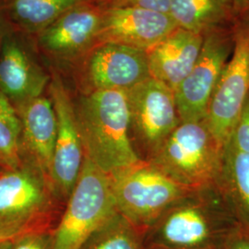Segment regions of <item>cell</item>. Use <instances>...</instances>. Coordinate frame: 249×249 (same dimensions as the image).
Returning a JSON list of instances; mask_svg holds the SVG:
<instances>
[{
  "mask_svg": "<svg viewBox=\"0 0 249 249\" xmlns=\"http://www.w3.org/2000/svg\"><path fill=\"white\" fill-rule=\"evenodd\" d=\"M178 28L167 13L135 8H104L98 44L110 43L148 51Z\"/></svg>",
  "mask_w": 249,
  "mask_h": 249,
  "instance_id": "obj_13",
  "label": "cell"
},
{
  "mask_svg": "<svg viewBox=\"0 0 249 249\" xmlns=\"http://www.w3.org/2000/svg\"><path fill=\"white\" fill-rule=\"evenodd\" d=\"M233 10L243 14H249V0H232Z\"/></svg>",
  "mask_w": 249,
  "mask_h": 249,
  "instance_id": "obj_25",
  "label": "cell"
},
{
  "mask_svg": "<svg viewBox=\"0 0 249 249\" xmlns=\"http://www.w3.org/2000/svg\"><path fill=\"white\" fill-rule=\"evenodd\" d=\"M147 249H169V248H164V247H160V246H154V245H150ZM213 249L212 248L210 249Z\"/></svg>",
  "mask_w": 249,
  "mask_h": 249,
  "instance_id": "obj_28",
  "label": "cell"
},
{
  "mask_svg": "<svg viewBox=\"0 0 249 249\" xmlns=\"http://www.w3.org/2000/svg\"><path fill=\"white\" fill-rule=\"evenodd\" d=\"M126 94L130 132L149 160L180 124L175 93L151 77L127 89Z\"/></svg>",
  "mask_w": 249,
  "mask_h": 249,
  "instance_id": "obj_10",
  "label": "cell"
},
{
  "mask_svg": "<svg viewBox=\"0 0 249 249\" xmlns=\"http://www.w3.org/2000/svg\"><path fill=\"white\" fill-rule=\"evenodd\" d=\"M20 36L12 29L0 34V90L14 108L44 95L51 80Z\"/></svg>",
  "mask_w": 249,
  "mask_h": 249,
  "instance_id": "obj_12",
  "label": "cell"
},
{
  "mask_svg": "<svg viewBox=\"0 0 249 249\" xmlns=\"http://www.w3.org/2000/svg\"><path fill=\"white\" fill-rule=\"evenodd\" d=\"M103 12L93 0L68 10L35 36L36 50L54 64L75 67L98 44Z\"/></svg>",
  "mask_w": 249,
  "mask_h": 249,
  "instance_id": "obj_9",
  "label": "cell"
},
{
  "mask_svg": "<svg viewBox=\"0 0 249 249\" xmlns=\"http://www.w3.org/2000/svg\"><path fill=\"white\" fill-rule=\"evenodd\" d=\"M15 110L21 124V160L36 165L51 181L56 136V117L51 99L42 95Z\"/></svg>",
  "mask_w": 249,
  "mask_h": 249,
  "instance_id": "obj_14",
  "label": "cell"
},
{
  "mask_svg": "<svg viewBox=\"0 0 249 249\" xmlns=\"http://www.w3.org/2000/svg\"><path fill=\"white\" fill-rule=\"evenodd\" d=\"M103 8H135L169 14L172 0H93Z\"/></svg>",
  "mask_w": 249,
  "mask_h": 249,
  "instance_id": "obj_22",
  "label": "cell"
},
{
  "mask_svg": "<svg viewBox=\"0 0 249 249\" xmlns=\"http://www.w3.org/2000/svg\"><path fill=\"white\" fill-rule=\"evenodd\" d=\"M142 232L116 213L98 231H95L81 249H147Z\"/></svg>",
  "mask_w": 249,
  "mask_h": 249,
  "instance_id": "obj_19",
  "label": "cell"
},
{
  "mask_svg": "<svg viewBox=\"0 0 249 249\" xmlns=\"http://www.w3.org/2000/svg\"><path fill=\"white\" fill-rule=\"evenodd\" d=\"M110 177L117 213L143 234L191 191L147 160Z\"/></svg>",
  "mask_w": 249,
  "mask_h": 249,
  "instance_id": "obj_5",
  "label": "cell"
},
{
  "mask_svg": "<svg viewBox=\"0 0 249 249\" xmlns=\"http://www.w3.org/2000/svg\"></svg>",
  "mask_w": 249,
  "mask_h": 249,
  "instance_id": "obj_30",
  "label": "cell"
},
{
  "mask_svg": "<svg viewBox=\"0 0 249 249\" xmlns=\"http://www.w3.org/2000/svg\"><path fill=\"white\" fill-rule=\"evenodd\" d=\"M66 210L53 230L52 249H81L117 213L109 175L84 157Z\"/></svg>",
  "mask_w": 249,
  "mask_h": 249,
  "instance_id": "obj_4",
  "label": "cell"
},
{
  "mask_svg": "<svg viewBox=\"0 0 249 249\" xmlns=\"http://www.w3.org/2000/svg\"><path fill=\"white\" fill-rule=\"evenodd\" d=\"M13 249H52L53 231H36L12 240Z\"/></svg>",
  "mask_w": 249,
  "mask_h": 249,
  "instance_id": "obj_23",
  "label": "cell"
},
{
  "mask_svg": "<svg viewBox=\"0 0 249 249\" xmlns=\"http://www.w3.org/2000/svg\"><path fill=\"white\" fill-rule=\"evenodd\" d=\"M50 179L31 162L0 171V242L53 231L54 200Z\"/></svg>",
  "mask_w": 249,
  "mask_h": 249,
  "instance_id": "obj_2",
  "label": "cell"
},
{
  "mask_svg": "<svg viewBox=\"0 0 249 249\" xmlns=\"http://www.w3.org/2000/svg\"><path fill=\"white\" fill-rule=\"evenodd\" d=\"M75 109L84 157L99 169L113 176L143 160L130 138L126 90L83 92Z\"/></svg>",
  "mask_w": 249,
  "mask_h": 249,
  "instance_id": "obj_1",
  "label": "cell"
},
{
  "mask_svg": "<svg viewBox=\"0 0 249 249\" xmlns=\"http://www.w3.org/2000/svg\"><path fill=\"white\" fill-rule=\"evenodd\" d=\"M173 208L154 224L151 245L176 249H210L216 231L205 212L192 204Z\"/></svg>",
  "mask_w": 249,
  "mask_h": 249,
  "instance_id": "obj_16",
  "label": "cell"
},
{
  "mask_svg": "<svg viewBox=\"0 0 249 249\" xmlns=\"http://www.w3.org/2000/svg\"><path fill=\"white\" fill-rule=\"evenodd\" d=\"M88 0H0V16L12 30L35 36L52 24L65 12Z\"/></svg>",
  "mask_w": 249,
  "mask_h": 249,
  "instance_id": "obj_17",
  "label": "cell"
},
{
  "mask_svg": "<svg viewBox=\"0 0 249 249\" xmlns=\"http://www.w3.org/2000/svg\"><path fill=\"white\" fill-rule=\"evenodd\" d=\"M233 45L234 36L223 28L205 35L196 64L174 91L180 122L204 121L212 95Z\"/></svg>",
  "mask_w": 249,
  "mask_h": 249,
  "instance_id": "obj_7",
  "label": "cell"
},
{
  "mask_svg": "<svg viewBox=\"0 0 249 249\" xmlns=\"http://www.w3.org/2000/svg\"><path fill=\"white\" fill-rule=\"evenodd\" d=\"M21 124L18 114L9 99L0 90V166L14 169L21 163Z\"/></svg>",
  "mask_w": 249,
  "mask_h": 249,
  "instance_id": "obj_20",
  "label": "cell"
},
{
  "mask_svg": "<svg viewBox=\"0 0 249 249\" xmlns=\"http://www.w3.org/2000/svg\"><path fill=\"white\" fill-rule=\"evenodd\" d=\"M75 67L86 86L84 92L127 90L151 78L147 51L110 43L94 45Z\"/></svg>",
  "mask_w": 249,
  "mask_h": 249,
  "instance_id": "obj_11",
  "label": "cell"
},
{
  "mask_svg": "<svg viewBox=\"0 0 249 249\" xmlns=\"http://www.w3.org/2000/svg\"><path fill=\"white\" fill-rule=\"evenodd\" d=\"M3 169V168H2V167H1V166H0V171H1V170Z\"/></svg>",
  "mask_w": 249,
  "mask_h": 249,
  "instance_id": "obj_29",
  "label": "cell"
},
{
  "mask_svg": "<svg viewBox=\"0 0 249 249\" xmlns=\"http://www.w3.org/2000/svg\"><path fill=\"white\" fill-rule=\"evenodd\" d=\"M204 36L178 27L147 51L151 78L175 91L199 56Z\"/></svg>",
  "mask_w": 249,
  "mask_h": 249,
  "instance_id": "obj_15",
  "label": "cell"
},
{
  "mask_svg": "<svg viewBox=\"0 0 249 249\" xmlns=\"http://www.w3.org/2000/svg\"><path fill=\"white\" fill-rule=\"evenodd\" d=\"M0 249H13L12 241H4L0 242Z\"/></svg>",
  "mask_w": 249,
  "mask_h": 249,
  "instance_id": "obj_27",
  "label": "cell"
},
{
  "mask_svg": "<svg viewBox=\"0 0 249 249\" xmlns=\"http://www.w3.org/2000/svg\"><path fill=\"white\" fill-rule=\"evenodd\" d=\"M229 142L249 156V96Z\"/></svg>",
  "mask_w": 249,
  "mask_h": 249,
  "instance_id": "obj_24",
  "label": "cell"
},
{
  "mask_svg": "<svg viewBox=\"0 0 249 249\" xmlns=\"http://www.w3.org/2000/svg\"><path fill=\"white\" fill-rule=\"evenodd\" d=\"M233 11L232 0H172L169 15L179 28L205 36L222 28Z\"/></svg>",
  "mask_w": 249,
  "mask_h": 249,
  "instance_id": "obj_18",
  "label": "cell"
},
{
  "mask_svg": "<svg viewBox=\"0 0 249 249\" xmlns=\"http://www.w3.org/2000/svg\"><path fill=\"white\" fill-rule=\"evenodd\" d=\"M224 149L201 122H180L147 161L190 190L211 185L223 173Z\"/></svg>",
  "mask_w": 249,
  "mask_h": 249,
  "instance_id": "obj_3",
  "label": "cell"
},
{
  "mask_svg": "<svg viewBox=\"0 0 249 249\" xmlns=\"http://www.w3.org/2000/svg\"><path fill=\"white\" fill-rule=\"evenodd\" d=\"M230 249H249V239H238L231 244Z\"/></svg>",
  "mask_w": 249,
  "mask_h": 249,
  "instance_id": "obj_26",
  "label": "cell"
},
{
  "mask_svg": "<svg viewBox=\"0 0 249 249\" xmlns=\"http://www.w3.org/2000/svg\"><path fill=\"white\" fill-rule=\"evenodd\" d=\"M231 56L209 104L205 124L225 148L249 96V20L234 34Z\"/></svg>",
  "mask_w": 249,
  "mask_h": 249,
  "instance_id": "obj_6",
  "label": "cell"
},
{
  "mask_svg": "<svg viewBox=\"0 0 249 249\" xmlns=\"http://www.w3.org/2000/svg\"><path fill=\"white\" fill-rule=\"evenodd\" d=\"M243 213L249 220V156L231 142L224 149L223 173Z\"/></svg>",
  "mask_w": 249,
  "mask_h": 249,
  "instance_id": "obj_21",
  "label": "cell"
},
{
  "mask_svg": "<svg viewBox=\"0 0 249 249\" xmlns=\"http://www.w3.org/2000/svg\"><path fill=\"white\" fill-rule=\"evenodd\" d=\"M50 74L49 97L56 117L51 182L57 197L68 200L80 176L84 160V151L75 102L55 68L50 70Z\"/></svg>",
  "mask_w": 249,
  "mask_h": 249,
  "instance_id": "obj_8",
  "label": "cell"
}]
</instances>
